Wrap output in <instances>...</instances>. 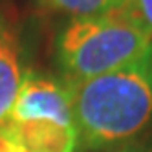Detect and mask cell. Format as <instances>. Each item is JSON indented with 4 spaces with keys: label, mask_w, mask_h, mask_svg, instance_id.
Returning a JSON list of instances; mask_svg holds the SVG:
<instances>
[{
    "label": "cell",
    "mask_w": 152,
    "mask_h": 152,
    "mask_svg": "<svg viewBox=\"0 0 152 152\" xmlns=\"http://www.w3.org/2000/svg\"><path fill=\"white\" fill-rule=\"evenodd\" d=\"M70 90L83 148L108 150L136 141L152 126V48L114 72L70 84Z\"/></svg>",
    "instance_id": "obj_1"
},
{
    "label": "cell",
    "mask_w": 152,
    "mask_h": 152,
    "mask_svg": "<svg viewBox=\"0 0 152 152\" xmlns=\"http://www.w3.org/2000/svg\"><path fill=\"white\" fill-rule=\"evenodd\" d=\"M152 48V37L123 9L73 17L55 37V61L73 84L114 72Z\"/></svg>",
    "instance_id": "obj_2"
},
{
    "label": "cell",
    "mask_w": 152,
    "mask_h": 152,
    "mask_svg": "<svg viewBox=\"0 0 152 152\" xmlns=\"http://www.w3.org/2000/svg\"><path fill=\"white\" fill-rule=\"evenodd\" d=\"M0 132L28 152H77L81 141L70 84L28 70Z\"/></svg>",
    "instance_id": "obj_3"
},
{
    "label": "cell",
    "mask_w": 152,
    "mask_h": 152,
    "mask_svg": "<svg viewBox=\"0 0 152 152\" xmlns=\"http://www.w3.org/2000/svg\"><path fill=\"white\" fill-rule=\"evenodd\" d=\"M26 73L24 46L18 28L0 9V128L7 121Z\"/></svg>",
    "instance_id": "obj_4"
},
{
    "label": "cell",
    "mask_w": 152,
    "mask_h": 152,
    "mask_svg": "<svg viewBox=\"0 0 152 152\" xmlns=\"http://www.w3.org/2000/svg\"><path fill=\"white\" fill-rule=\"evenodd\" d=\"M128 0H39L48 9L73 17H92L110 11H119L126 6Z\"/></svg>",
    "instance_id": "obj_5"
},
{
    "label": "cell",
    "mask_w": 152,
    "mask_h": 152,
    "mask_svg": "<svg viewBox=\"0 0 152 152\" xmlns=\"http://www.w3.org/2000/svg\"><path fill=\"white\" fill-rule=\"evenodd\" d=\"M123 11L152 37V0H128Z\"/></svg>",
    "instance_id": "obj_6"
},
{
    "label": "cell",
    "mask_w": 152,
    "mask_h": 152,
    "mask_svg": "<svg viewBox=\"0 0 152 152\" xmlns=\"http://www.w3.org/2000/svg\"><path fill=\"white\" fill-rule=\"evenodd\" d=\"M106 152H152V145L136 139V141H128V143L112 147V148H108Z\"/></svg>",
    "instance_id": "obj_7"
}]
</instances>
